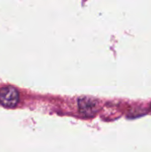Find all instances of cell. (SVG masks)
I'll use <instances>...</instances> for the list:
<instances>
[{"instance_id":"cell-1","label":"cell","mask_w":151,"mask_h":152,"mask_svg":"<svg viewBox=\"0 0 151 152\" xmlns=\"http://www.w3.org/2000/svg\"><path fill=\"white\" fill-rule=\"evenodd\" d=\"M19 93L12 86H5L0 89V103L7 108H13L19 102Z\"/></svg>"},{"instance_id":"cell-2","label":"cell","mask_w":151,"mask_h":152,"mask_svg":"<svg viewBox=\"0 0 151 152\" xmlns=\"http://www.w3.org/2000/svg\"><path fill=\"white\" fill-rule=\"evenodd\" d=\"M77 103L79 112L87 118L93 117L99 110L98 102L91 97H81Z\"/></svg>"}]
</instances>
